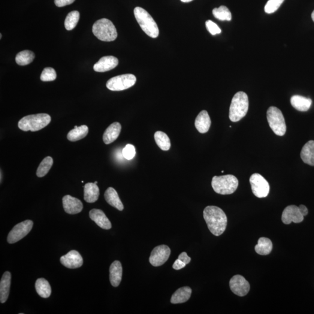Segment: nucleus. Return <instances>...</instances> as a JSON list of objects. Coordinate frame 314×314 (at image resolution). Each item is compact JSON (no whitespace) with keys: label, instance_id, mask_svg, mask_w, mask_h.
<instances>
[{"label":"nucleus","instance_id":"obj_28","mask_svg":"<svg viewBox=\"0 0 314 314\" xmlns=\"http://www.w3.org/2000/svg\"><path fill=\"white\" fill-rule=\"evenodd\" d=\"M273 248V243L270 238L266 237L259 238L258 244L255 246L256 253L261 255H270Z\"/></svg>","mask_w":314,"mask_h":314},{"label":"nucleus","instance_id":"obj_33","mask_svg":"<svg viewBox=\"0 0 314 314\" xmlns=\"http://www.w3.org/2000/svg\"><path fill=\"white\" fill-rule=\"evenodd\" d=\"M80 14L77 11L71 12L68 14L65 20V27L67 31H72L77 25L79 20Z\"/></svg>","mask_w":314,"mask_h":314},{"label":"nucleus","instance_id":"obj_37","mask_svg":"<svg viewBox=\"0 0 314 314\" xmlns=\"http://www.w3.org/2000/svg\"><path fill=\"white\" fill-rule=\"evenodd\" d=\"M122 153L123 157L126 159H132L136 155L135 147L132 144H127L124 149H123Z\"/></svg>","mask_w":314,"mask_h":314},{"label":"nucleus","instance_id":"obj_39","mask_svg":"<svg viewBox=\"0 0 314 314\" xmlns=\"http://www.w3.org/2000/svg\"><path fill=\"white\" fill-rule=\"evenodd\" d=\"M75 1V0H54V2L57 7H62L72 4Z\"/></svg>","mask_w":314,"mask_h":314},{"label":"nucleus","instance_id":"obj_11","mask_svg":"<svg viewBox=\"0 0 314 314\" xmlns=\"http://www.w3.org/2000/svg\"><path fill=\"white\" fill-rule=\"evenodd\" d=\"M171 250L166 245L157 246L153 249L149 258L150 264L154 267H159L165 263L170 257Z\"/></svg>","mask_w":314,"mask_h":314},{"label":"nucleus","instance_id":"obj_4","mask_svg":"<svg viewBox=\"0 0 314 314\" xmlns=\"http://www.w3.org/2000/svg\"><path fill=\"white\" fill-rule=\"evenodd\" d=\"M92 31L96 37L103 41H113L117 38L116 26L106 18L97 20L93 26Z\"/></svg>","mask_w":314,"mask_h":314},{"label":"nucleus","instance_id":"obj_42","mask_svg":"<svg viewBox=\"0 0 314 314\" xmlns=\"http://www.w3.org/2000/svg\"><path fill=\"white\" fill-rule=\"evenodd\" d=\"M298 208H299V210H300L302 215H303L304 216H306L308 213H309V211H308L307 208L306 206H305V205H300V206L298 207Z\"/></svg>","mask_w":314,"mask_h":314},{"label":"nucleus","instance_id":"obj_23","mask_svg":"<svg viewBox=\"0 0 314 314\" xmlns=\"http://www.w3.org/2000/svg\"><path fill=\"white\" fill-rule=\"evenodd\" d=\"M291 102L293 107L299 111L309 110L312 105V99L305 97L295 95L292 97Z\"/></svg>","mask_w":314,"mask_h":314},{"label":"nucleus","instance_id":"obj_32","mask_svg":"<svg viewBox=\"0 0 314 314\" xmlns=\"http://www.w3.org/2000/svg\"><path fill=\"white\" fill-rule=\"evenodd\" d=\"M53 165V159L52 157H47L43 161H41L40 164L39 165V167L36 172V175L39 177H42L46 176L48 172L50 170L51 167Z\"/></svg>","mask_w":314,"mask_h":314},{"label":"nucleus","instance_id":"obj_8","mask_svg":"<svg viewBox=\"0 0 314 314\" xmlns=\"http://www.w3.org/2000/svg\"><path fill=\"white\" fill-rule=\"evenodd\" d=\"M136 81L135 75L125 74L112 78L107 81L106 86L111 91H122L135 85Z\"/></svg>","mask_w":314,"mask_h":314},{"label":"nucleus","instance_id":"obj_27","mask_svg":"<svg viewBox=\"0 0 314 314\" xmlns=\"http://www.w3.org/2000/svg\"><path fill=\"white\" fill-rule=\"evenodd\" d=\"M89 133V128L86 125L75 126L67 135V138L71 141H77L85 137Z\"/></svg>","mask_w":314,"mask_h":314},{"label":"nucleus","instance_id":"obj_31","mask_svg":"<svg viewBox=\"0 0 314 314\" xmlns=\"http://www.w3.org/2000/svg\"><path fill=\"white\" fill-rule=\"evenodd\" d=\"M34 53L30 50H24L18 53L16 56V61L17 64L25 66L32 63L34 60Z\"/></svg>","mask_w":314,"mask_h":314},{"label":"nucleus","instance_id":"obj_2","mask_svg":"<svg viewBox=\"0 0 314 314\" xmlns=\"http://www.w3.org/2000/svg\"><path fill=\"white\" fill-rule=\"evenodd\" d=\"M249 98L246 93L238 92L235 94L229 108V119L232 122L239 121L246 116L249 110Z\"/></svg>","mask_w":314,"mask_h":314},{"label":"nucleus","instance_id":"obj_3","mask_svg":"<svg viewBox=\"0 0 314 314\" xmlns=\"http://www.w3.org/2000/svg\"><path fill=\"white\" fill-rule=\"evenodd\" d=\"M51 120V117L47 114L30 115L20 120L18 127L25 132L39 131L49 125Z\"/></svg>","mask_w":314,"mask_h":314},{"label":"nucleus","instance_id":"obj_43","mask_svg":"<svg viewBox=\"0 0 314 314\" xmlns=\"http://www.w3.org/2000/svg\"><path fill=\"white\" fill-rule=\"evenodd\" d=\"M192 1H193V0H181V1L183 2H189Z\"/></svg>","mask_w":314,"mask_h":314},{"label":"nucleus","instance_id":"obj_20","mask_svg":"<svg viewBox=\"0 0 314 314\" xmlns=\"http://www.w3.org/2000/svg\"><path fill=\"white\" fill-rule=\"evenodd\" d=\"M122 277V264L119 261H115L110 268V279L111 285L118 287L121 282Z\"/></svg>","mask_w":314,"mask_h":314},{"label":"nucleus","instance_id":"obj_24","mask_svg":"<svg viewBox=\"0 0 314 314\" xmlns=\"http://www.w3.org/2000/svg\"><path fill=\"white\" fill-rule=\"evenodd\" d=\"M104 197L108 204L117 208V210L122 211L124 208L118 194L114 188H108L104 193Z\"/></svg>","mask_w":314,"mask_h":314},{"label":"nucleus","instance_id":"obj_22","mask_svg":"<svg viewBox=\"0 0 314 314\" xmlns=\"http://www.w3.org/2000/svg\"><path fill=\"white\" fill-rule=\"evenodd\" d=\"M99 196V188L97 184L87 183L84 187V199L87 203H93L98 201Z\"/></svg>","mask_w":314,"mask_h":314},{"label":"nucleus","instance_id":"obj_41","mask_svg":"<svg viewBox=\"0 0 314 314\" xmlns=\"http://www.w3.org/2000/svg\"><path fill=\"white\" fill-rule=\"evenodd\" d=\"M178 259H179L181 261L185 262L186 265L189 264L190 262V261H191V258L189 257L186 252H183L181 253L179 255Z\"/></svg>","mask_w":314,"mask_h":314},{"label":"nucleus","instance_id":"obj_13","mask_svg":"<svg viewBox=\"0 0 314 314\" xmlns=\"http://www.w3.org/2000/svg\"><path fill=\"white\" fill-rule=\"evenodd\" d=\"M304 216L302 215L299 208L294 205H289L284 210L282 216V220L286 225L291 224L292 222L295 223L303 222Z\"/></svg>","mask_w":314,"mask_h":314},{"label":"nucleus","instance_id":"obj_47","mask_svg":"<svg viewBox=\"0 0 314 314\" xmlns=\"http://www.w3.org/2000/svg\"><path fill=\"white\" fill-rule=\"evenodd\" d=\"M95 183L98 184V182H97V181H96V182H95Z\"/></svg>","mask_w":314,"mask_h":314},{"label":"nucleus","instance_id":"obj_6","mask_svg":"<svg viewBox=\"0 0 314 314\" xmlns=\"http://www.w3.org/2000/svg\"><path fill=\"white\" fill-rule=\"evenodd\" d=\"M213 188L216 193L222 195H231L237 190L238 181L236 177L232 175L216 176L213 178Z\"/></svg>","mask_w":314,"mask_h":314},{"label":"nucleus","instance_id":"obj_45","mask_svg":"<svg viewBox=\"0 0 314 314\" xmlns=\"http://www.w3.org/2000/svg\"><path fill=\"white\" fill-rule=\"evenodd\" d=\"M2 181V172L1 171V182Z\"/></svg>","mask_w":314,"mask_h":314},{"label":"nucleus","instance_id":"obj_38","mask_svg":"<svg viewBox=\"0 0 314 314\" xmlns=\"http://www.w3.org/2000/svg\"><path fill=\"white\" fill-rule=\"evenodd\" d=\"M205 25H206L208 31H209L211 35H216L221 33V29L219 28V26L216 23L213 22V21L210 20L206 21Z\"/></svg>","mask_w":314,"mask_h":314},{"label":"nucleus","instance_id":"obj_16","mask_svg":"<svg viewBox=\"0 0 314 314\" xmlns=\"http://www.w3.org/2000/svg\"><path fill=\"white\" fill-rule=\"evenodd\" d=\"M119 61L116 57L105 56L102 57L94 65V70L98 72H104L112 70L118 65Z\"/></svg>","mask_w":314,"mask_h":314},{"label":"nucleus","instance_id":"obj_19","mask_svg":"<svg viewBox=\"0 0 314 314\" xmlns=\"http://www.w3.org/2000/svg\"><path fill=\"white\" fill-rule=\"evenodd\" d=\"M122 126L118 122L112 123L105 130L103 135V141L105 144H110L119 137Z\"/></svg>","mask_w":314,"mask_h":314},{"label":"nucleus","instance_id":"obj_10","mask_svg":"<svg viewBox=\"0 0 314 314\" xmlns=\"http://www.w3.org/2000/svg\"><path fill=\"white\" fill-rule=\"evenodd\" d=\"M33 222L31 220H26L25 221L18 223L15 226L7 237L8 242L13 244L18 242L23 237H25L32 230Z\"/></svg>","mask_w":314,"mask_h":314},{"label":"nucleus","instance_id":"obj_26","mask_svg":"<svg viewBox=\"0 0 314 314\" xmlns=\"http://www.w3.org/2000/svg\"><path fill=\"white\" fill-rule=\"evenodd\" d=\"M301 158L304 163L314 166V141H308L301 152Z\"/></svg>","mask_w":314,"mask_h":314},{"label":"nucleus","instance_id":"obj_14","mask_svg":"<svg viewBox=\"0 0 314 314\" xmlns=\"http://www.w3.org/2000/svg\"><path fill=\"white\" fill-rule=\"evenodd\" d=\"M61 264L69 269L78 268L82 266L83 261L82 256L76 250H72L60 258Z\"/></svg>","mask_w":314,"mask_h":314},{"label":"nucleus","instance_id":"obj_21","mask_svg":"<svg viewBox=\"0 0 314 314\" xmlns=\"http://www.w3.org/2000/svg\"><path fill=\"white\" fill-rule=\"evenodd\" d=\"M11 282V273L10 272H5L0 282V301L1 303H4L7 300L10 294Z\"/></svg>","mask_w":314,"mask_h":314},{"label":"nucleus","instance_id":"obj_35","mask_svg":"<svg viewBox=\"0 0 314 314\" xmlns=\"http://www.w3.org/2000/svg\"><path fill=\"white\" fill-rule=\"evenodd\" d=\"M285 0H268L265 6L264 10L267 14H273L278 10Z\"/></svg>","mask_w":314,"mask_h":314},{"label":"nucleus","instance_id":"obj_5","mask_svg":"<svg viewBox=\"0 0 314 314\" xmlns=\"http://www.w3.org/2000/svg\"><path fill=\"white\" fill-rule=\"evenodd\" d=\"M136 19L141 28L146 35L152 38H157L159 35V29L155 20L147 11L139 7L134 10Z\"/></svg>","mask_w":314,"mask_h":314},{"label":"nucleus","instance_id":"obj_40","mask_svg":"<svg viewBox=\"0 0 314 314\" xmlns=\"http://www.w3.org/2000/svg\"><path fill=\"white\" fill-rule=\"evenodd\" d=\"M186 265V264L185 262L181 261L179 259H177L175 261L173 267L175 270H180L181 269L185 268Z\"/></svg>","mask_w":314,"mask_h":314},{"label":"nucleus","instance_id":"obj_1","mask_svg":"<svg viewBox=\"0 0 314 314\" xmlns=\"http://www.w3.org/2000/svg\"><path fill=\"white\" fill-rule=\"evenodd\" d=\"M208 229L214 235L219 236L225 232L228 219L224 211L216 206H208L203 212Z\"/></svg>","mask_w":314,"mask_h":314},{"label":"nucleus","instance_id":"obj_46","mask_svg":"<svg viewBox=\"0 0 314 314\" xmlns=\"http://www.w3.org/2000/svg\"><path fill=\"white\" fill-rule=\"evenodd\" d=\"M0 38H1V39L2 38V35L1 34H0Z\"/></svg>","mask_w":314,"mask_h":314},{"label":"nucleus","instance_id":"obj_17","mask_svg":"<svg viewBox=\"0 0 314 314\" xmlns=\"http://www.w3.org/2000/svg\"><path fill=\"white\" fill-rule=\"evenodd\" d=\"M90 218L102 229L108 230L112 227L111 222L101 210L93 209L90 211Z\"/></svg>","mask_w":314,"mask_h":314},{"label":"nucleus","instance_id":"obj_30","mask_svg":"<svg viewBox=\"0 0 314 314\" xmlns=\"http://www.w3.org/2000/svg\"><path fill=\"white\" fill-rule=\"evenodd\" d=\"M155 139L160 149L164 151L170 149L171 144L170 138L164 132L158 131L155 133Z\"/></svg>","mask_w":314,"mask_h":314},{"label":"nucleus","instance_id":"obj_25","mask_svg":"<svg viewBox=\"0 0 314 314\" xmlns=\"http://www.w3.org/2000/svg\"><path fill=\"white\" fill-rule=\"evenodd\" d=\"M192 292L191 288L188 286L178 289L172 295L171 303L176 304L185 303L191 296Z\"/></svg>","mask_w":314,"mask_h":314},{"label":"nucleus","instance_id":"obj_7","mask_svg":"<svg viewBox=\"0 0 314 314\" xmlns=\"http://www.w3.org/2000/svg\"><path fill=\"white\" fill-rule=\"evenodd\" d=\"M267 120L275 134L279 137L285 135L286 125L282 111L275 107L269 108L267 113Z\"/></svg>","mask_w":314,"mask_h":314},{"label":"nucleus","instance_id":"obj_34","mask_svg":"<svg viewBox=\"0 0 314 314\" xmlns=\"http://www.w3.org/2000/svg\"><path fill=\"white\" fill-rule=\"evenodd\" d=\"M214 16L220 20L230 21L232 20V14L229 9L225 6L214 8L213 11Z\"/></svg>","mask_w":314,"mask_h":314},{"label":"nucleus","instance_id":"obj_12","mask_svg":"<svg viewBox=\"0 0 314 314\" xmlns=\"http://www.w3.org/2000/svg\"><path fill=\"white\" fill-rule=\"evenodd\" d=\"M229 286L232 292L238 296L243 297L248 294L250 286L247 280L242 276L237 275L229 282Z\"/></svg>","mask_w":314,"mask_h":314},{"label":"nucleus","instance_id":"obj_15","mask_svg":"<svg viewBox=\"0 0 314 314\" xmlns=\"http://www.w3.org/2000/svg\"><path fill=\"white\" fill-rule=\"evenodd\" d=\"M62 203L65 212L69 214H77L83 210L81 201L70 195H66L63 197Z\"/></svg>","mask_w":314,"mask_h":314},{"label":"nucleus","instance_id":"obj_36","mask_svg":"<svg viewBox=\"0 0 314 314\" xmlns=\"http://www.w3.org/2000/svg\"><path fill=\"white\" fill-rule=\"evenodd\" d=\"M57 74L55 69L51 67L44 69L41 74L40 79L43 81H50L56 80Z\"/></svg>","mask_w":314,"mask_h":314},{"label":"nucleus","instance_id":"obj_44","mask_svg":"<svg viewBox=\"0 0 314 314\" xmlns=\"http://www.w3.org/2000/svg\"><path fill=\"white\" fill-rule=\"evenodd\" d=\"M312 19L314 22V11L313 12L312 15Z\"/></svg>","mask_w":314,"mask_h":314},{"label":"nucleus","instance_id":"obj_29","mask_svg":"<svg viewBox=\"0 0 314 314\" xmlns=\"http://www.w3.org/2000/svg\"><path fill=\"white\" fill-rule=\"evenodd\" d=\"M36 292L42 298H46L50 296L51 288L49 283L44 278L38 279L35 284Z\"/></svg>","mask_w":314,"mask_h":314},{"label":"nucleus","instance_id":"obj_18","mask_svg":"<svg viewBox=\"0 0 314 314\" xmlns=\"http://www.w3.org/2000/svg\"><path fill=\"white\" fill-rule=\"evenodd\" d=\"M211 120L208 112L203 110L200 112L196 118L195 126L200 134H205L210 128Z\"/></svg>","mask_w":314,"mask_h":314},{"label":"nucleus","instance_id":"obj_9","mask_svg":"<svg viewBox=\"0 0 314 314\" xmlns=\"http://www.w3.org/2000/svg\"><path fill=\"white\" fill-rule=\"evenodd\" d=\"M252 192L256 197H267L270 193V184L265 178L259 174H254L250 178Z\"/></svg>","mask_w":314,"mask_h":314}]
</instances>
